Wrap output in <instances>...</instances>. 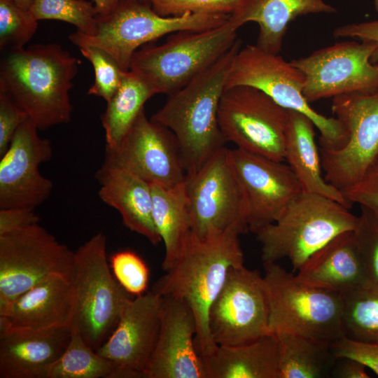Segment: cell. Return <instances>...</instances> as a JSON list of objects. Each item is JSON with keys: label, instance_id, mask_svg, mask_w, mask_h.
<instances>
[{"label": "cell", "instance_id": "f35d334b", "mask_svg": "<svg viewBox=\"0 0 378 378\" xmlns=\"http://www.w3.org/2000/svg\"><path fill=\"white\" fill-rule=\"evenodd\" d=\"M330 344L336 359L356 360L378 375L377 343L356 340L343 335Z\"/></svg>", "mask_w": 378, "mask_h": 378}, {"label": "cell", "instance_id": "d6a6232c", "mask_svg": "<svg viewBox=\"0 0 378 378\" xmlns=\"http://www.w3.org/2000/svg\"><path fill=\"white\" fill-rule=\"evenodd\" d=\"M29 10L38 21H64L87 36H94L97 30V11L94 5L86 0H34Z\"/></svg>", "mask_w": 378, "mask_h": 378}, {"label": "cell", "instance_id": "8992f818", "mask_svg": "<svg viewBox=\"0 0 378 378\" xmlns=\"http://www.w3.org/2000/svg\"><path fill=\"white\" fill-rule=\"evenodd\" d=\"M237 31L228 20L208 30L178 31L160 46L153 42L137 50L130 70L156 94H172L223 56L238 39Z\"/></svg>", "mask_w": 378, "mask_h": 378}, {"label": "cell", "instance_id": "7c38bea8", "mask_svg": "<svg viewBox=\"0 0 378 378\" xmlns=\"http://www.w3.org/2000/svg\"><path fill=\"white\" fill-rule=\"evenodd\" d=\"M288 110L262 91L247 85L225 88L218 118L225 141L237 148L284 161Z\"/></svg>", "mask_w": 378, "mask_h": 378}, {"label": "cell", "instance_id": "9c48e42d", "mask_svg": "<svg viewBox=\"0 0 378 378\" xmlns=\"http://www.w3.org/2000/svg\"><path fill=\"white\" fill-rule=\"evenodd\" d=\"M304 80L303 73L279 54L247 45L236 53L225 88L247 85L262 91L283 108L310 118L320 132L321 148L341 147L347 138L344 125L335 117L323 115L309 105L303 94Z\"/></svg>", "mask_w": 378, "mask_h": 378}, {"label": "cell", "instance_id": "d6986e66", "mask_svg": "<svg viewBox=\"0 0 378 378\" xmlns=\"http://www.w3.org/2000/svg\"><path fill=\"white\" fill-rule=\"evenodd\" d=\"M196 331L195 318L188 304L162 296L160 326L146 378H206L195 345Z\"/></svg>", "mask_w": 378, "mask_h": 378}, {"label": "cell", "instance_id": "cb8c5ba5", "mask_svg": "<svg viewBox=\"0 0 378 378\" xmlns=\"http://www.w3.org/2000/svg\"><path fill=\"white\" fill-rule=\"evenodd\" d=\"M95 178L100 186L99 197L119 212L125 227L153 245L162 241L153 220L149 183L127 170L104 165L96 172Z\"/></svg>", "mask_w": 378, "mask_h": 378}, {"label": "cell", "instance_id": "ee69618b", "mask_svg": "<svg viewBox=\"0 0 378 378\" xmlns=\"http://www.w3.org/2000/svg\"><path fill=\"white\" fill-rule=\"evenodd\" d=\"M337 363L332 369V377L336 378H369L366 367L359 362L349 358L337 359Z\"/></svg>", "mask_w": 378, "mask_h": 378}, {"label": "cell", "instance_id": "f546056e", "mask_svg": "<svg viewBox=\"0 0 378 378\" xmlns=\"http://www.w3.org/2000/svg\"><path fill=\"white\" fill-rule=\"evenodd\" d=\"M155 94L139 74L132 70L124 73L119 88L107 102L101 116L106 147H115L121 141L144 109L145 103Z\"/></svg>", "mask_w": 378, "mask_h": 378}, {"label": "cell", "instance_id": "4dcf8cb0", "mask_svg": "<svg viewBox=\"0 0 378 378\" xmlns=\"http://www.w3.org/2000/svg\"><path fill=\"white\" fill-rule=\"evenodd\" d=\"M117 367L94 350L74 328L69 344L46 378H109Z\"/></svg>", "mask_w": 378, "mask_h": 378}, {"label": "cell", "instance_id": "ab89813d", "mask_svg": "<svg viewBox=\"0 0 378 378\" xmlns=\"http://www.w3.org/2000/svg\"><path fill=\"white\" fill-rule=\"evenodd\" d=\"M29 119L10 96L0 90V156L8 149L18 129Z\"/></svg>", "mask_w": 378, "mask_h": 378}, {"label": "cell", "instance_id": "f1b7e54d", "mask_svg": "<svg viewBox=\"0 0 378 378\" xmlns=\"http://www.w3.org/2000/svg\"><path fill=\"white\" fill-rule=\"evenodd\" d=\"M278 342V378H322L330 375L336 361L330 342L297 334H275Z\"/></svg>", "mask_w": 378, "mask_h": 378}, {"label": "cell", "instance_id": "7402d4cb", "mask_svg": "<svg viewBox=\"0 0 378 378\" xmlns=\"http://www.w3.org/2000/svg\"><path fill=\"white\" fill-rule=\"evenodd\" d=\"M296 276L304 283L342 296L370 282L354 230L338 234L312 254Z\"/></svg>", "mask_w": 378, "mask_h": 378}, {"label": "cell", "instance_id": "8d00e7d4", "mask_svg": "<svg viewBox=\"0 0 378 378\" xmlns=\"http://www.w3.org/2000/svg\"><path fill=\"white\" fill-rule=\"evenodd\" d=\"M360 207L354 232L368 278L371 282L378 283V211Z\"/></svg>", "mask_w": 378, "mask_h": 378}, {"label": "cell", "instance_id": "f6af8a7d", "mask_svg": "<svg viewBox=\"0 0 378 378\" xmlns=\"http://www.w3.org/2000/svg\"><path fill=\"white\" fill-rule=\"evenodd\" d=\"M123 0H93L99 16H105L113 12Z\"/></svg>", "mask_w": 378, "mask_h": 378}, {"label": "cell", "instance_id": "e575fe53", "mask_svg": "<svg viewBox=\"0 0 378 378\" xmlns=\"http://www.w3.org/2000/svg\"><path fill=\"white\" fill-rule=\"evenodd\" d=\"M79 49L94 71V81L88 94L109 101L119 88L125 71L109 53L99 47L83 46Z\"/></svg>", "mask_w": 378, "mask_h": 378}, {"label": "cell", "instance_id": "44dd1931", "mask_svg": "<svg viewBox=\"0 0 378 378\" xmlns=\"http://www.w3.org/2000/svg\"><path fill=\"white\" fill-rule=\"evenodd\" d=\"M75 293L71 280L55 274L0 308V334L18 330L71 328Z\"/></svg>", "mask_w": 378, "mask_h": 378}, {"label": "cell", "instance_id": "3957f363", "mask_svg": "<svg viewBox=\"0 0 378 378\" xmlns=\"http://www.w3.org/2000/svg\"><path fill=\"white\" fill-rule=\"evenodd\" d=\"M240 48L238 38L216 62L169 94L150 118L175 136L186 175L195 172L225 146L218 124V108L232 60Z\"/></svg>", "mask_w": 378, "mask_h": 378}, {"label": "cell", "instance_id": "5b68a950", "mask_svg": "<svg viewBox=\"0 0 378 378\" xmlns=\"http://www.w3.org/2000/svg\"><path fill=\"white\" fill-rule=\"evenodd\" d=\"M270 333L332 342L344 335L341 295L300 280L276 262H263Z\"/></svg>", "mask_w": 378, "mask_h": 378}, {"label": "cell", "instance_id": "30bf717a", "mask_svg": "<svg viewBox=\"0 0 378 378\" xmlns=\"http://www.w3.org/2000/svg\"><path fill=\"white\" fill-rule=\"evenodd\" d=\"M191 231L200 238L218 234L229 228L248 231V206L225 146L215 153L198 170L186 175Z\"/></svg>", "mask_w": 378, "mask_h": 378}, {"label": "cell", "instance_id": "e0dca14e", "mask_svg": "<svg viewBox=\"0 0 378 378\" xmlns=\"http://www.w3.org/2000/svg\"><path fill=\"white\" fill-rule=\"evenodd\" d=\"M231 160L246 197L248 230L256 233L275 222L302 192L288 164L236 148Z\"/></svg>", "mask_w": 378, "mask_h": 378}, {"label": "cell", "instance_id": "603a6c76", "mask_svg": "<svg viewBox=\"0 0 378 378\" xmlns=\"http://www.w3.org/2000/svg\"><path fill=\"white\" fill-rule=\"evenodd\" d=\"M71 334L69 328L0 334V378H46Z\"/></svg>", "mask_w": 378, "mask_h": 378}, {"label": "cell", "instance_id": "d590c367", "mask_svg": "<svg viewBox=\"0 0 378 378\" xmlns=\"http://www.w3.org/2000/svg\"><path fill=\"white\" fill-rule=\"evenodd\" d=\"M112 273L120 286L133 296L146 293L150 272L144 260L130 250L114 253L110 258Z\"/></svg>", "mask_w": 378, "mask_h": 378}, {"label": "cell", "instance_id": "60d3db41", "mask_svg": "<svg viewBox=\"0 0 378 378\" xmlns=\"http://www.w3.org/2000/svg\"><path fill=\"white\" fill-rule=\"evenodd\" d=\"M346 201L378 211V160L355 184L343 190Z\"/></svg>", "mask_w": 378, "mask_h": 378}, {"label": "cell", "instance_id": "ffe728a7", "mask_svg": "<svg viewBox=\"0 0 378 378\" xmlns=\"http://www.w3.org/2000/svg\"><path fill=\"white\" fill-rule=\"evenodd\" d=\"M162 296L153 291L132 298L113 332L96 351L117 368L146 378L160 326Z\"/></svg>", "mask_w": 378, "mask_h": 378}, {"label": "cell", "instance_id": "5bb4252c", "mask_svg": "<svg viewBox=\"0 0 378 378\" xmlns=\"http://www.w3.org/2000/svg\"><path fill=\"white\" fill-rule=\"evenodd\" d=\"M269 315L263 276L244 265L232 267L209 309V332L216 345L248 343L270 333Z\"/></svg>", "mask_w": 378, "mask_h": 378}, {"label": "cell", "instance_id": "4316f807", "mask_svg": "<svg viewBox=\"0 0 378 378\" xmlns=\"http://www.w3.org/2000/svg\"><path fill=\"white\" fill-rule=\"evenodd\" d=\"M201 356L206 378H278V342L273 333L243 344L216 345Z\"/></svg>", "mask_w": 378, "mask_h": 378}, {"label": "cell", "instance_id": "74e56055", "mask_svg": "<svg viewBox=\"0 0 378 378\" xmlns=\"http://www.w3.org/2000/svg\"><path fill=\"white\" fill-rule=\"evenodd\" d=\"M162 17L186 14L230 15L238 0H146Z\"/></svg>", "mask_w": 378, "mask_h": 378}, {"label": "cell", "instance_id": "52a82bcc", "mask_svg": "<svg viewBox=\"0 0 378 378\" xmlns=\"http://www.w3.org/2000/svg\"><path fill=\"white\" fill-rule=\"evenodd\" d=\"M70 280L75 293L71 328L97 351L115 329L127 303L134 298L111 272L104 234H94L74 252Z\"/></svg>", "mask_w": 378, "mask_h": 378}, {"label": "cell", "instance_id": "277c9868", "mask_svg": "<svg viewBox=\"0 0 378 378\" xmlns=\"http://www.w3.org/2000/svg\"><path fill=\"white\" fill-rule=\"evenodd\" d=\"M358 216L329 197L302 192L279 218L255 234L263 262L288 259L294 271L334 237L354 230Z\"/></svg>", "mask_w": 378, "mask_h": 378}, {"label": "cell", "instance_id": "7a4b0ae2", "mask_svg": "<svg viewBox=\"0 0 378 378\" xmlns=\"http://www.w3.org/2000/svg\"><path fill=\"white\" fill-rule=\"evenodd\" d=\"M2 54L0 90L27 113L38 130L69 122V91L80 61L57 43L34 44Z\"/></svg>", "mask_w": 378, "mask_h": 378}, {"label": "cell", "instance_id": "836d02e7", "mask_svg": "<svg viewBox=\"0 0 378 378\" xmlns=\"http://www.w3.org/2000/svg\"><path fill=\"white\" fill-rule=\"evenodd\" d=\"M38 20L15 0H0L1 53L23 48L36 33Z\"/></svg>", "mask_w": 378, "mask_h": 378}, {"label": "cell", "instance_id": "2e32d148", "mask_svg": "<svg viewBox=\"0 0 378 378\" xmlns=\"http://www.w3.org/2000/svg\"><path fill=\"white\" fill-rule=\"evenodd\" d=\"M102 165L127 170L150 184L173 187L186 178L179 147L166 127L143 109L121 141L105 148Z\"/></svg>", "mask_w": 378, "mask_h": 378}, {"label": "cell", "instance_id": "bcb514c9", "mask_svg": "<svg viewBox=\"0 0 378 378\" xmlns=\"http://www.w3.org/2000/svg\"><path fill=\"white\" fill-rule=\"evenodd\" d=\"M15 1L23 8L29 10L34 0H15Z\"/></svg>", "mask_w": 378, "mask_h": 378}, {"label": "cell", "instance_id": "6da1fadb", "mask_svg": "<svg viewBox=\"0 0 378 378\" xmlns=\"http://www.w3.org/2000/svg\"><path fill=\"white\" fill-rule=\"evenodd\" d=\"M231 227L211 237L200 238L190 231L171 267L152 286L160 296L186 302L196 321L195 345L201 356L216 346L209 330V312L222 289L230 269L244 265L239 235Z\"/></svg>", "mask_w": 378, "mask_h": 378}, {"label": "cell", "instance_id": "ac0fdd59", "mask_svg": "<svg viewBox=\"0 0 378 378\" xmlns=\"http://www.w3.org/2000/svg\"><path fill=\"white\" fill-rule=\"evenodd\" d=\"M29 119L18 129L0 160V209H35L50 195L53 183L39 166L52 157L48 139Z\"/></svg>", "mask_w": 378, "mask_h": 378}, {"label": "cell", "instance_id": "83f0119b", "mask_svg": "<svg viewBox=\"0 0 378 378\" xmlns=\"http://www.w3.org/2000/svg\"><path fill=\"white\" fill-rule=\"evenodd\" d=\"M153 196V220L164 244L162 264L168 270L176 260L183 242L191 231L189 201L185 181L173 187L150 184Z\"/></svg>", "mask_w": 378, "mask_h": 378}, {"label": "cell", "instance_id": "d4e9b609", "mask_svg": "<svg viewBox=\"0 0 378 378\" xmlns=\"http://www.w3.org/2000/svg\"><path fill=\"white\" fill-rule=\"evenodd\" d=\"M335 12L336 9L323 0H238L228 20L237 30L248 22L258 23L256 45L279 54L288 25L295 18Z\"/></svg>", "mask_w": 378, "mask_h": 378}, {"label": "cell", "instance_id": "9a60e30c", "mask_svg": "<svg viewBox=\"0 0 378 378\" xmlns=\"http://www.w3.org/2000/svg\"><path fill=\"white\" fill-rule=\"evenodd\" d=\"M375 48L372 42L345 41L291 60L304 76L306 99L310 103L378 90V64L370 61Z\"/></svg>", "mask_w": 378, "mask_h": 378}, {"label": "cell", "instance_id": "484cf974", "mask_svg": "<svg viewBox=\"0 0 378 378\" xmlns=\"http://www.w3.org/2000/svg\"><path fill=\"white\" fill-rule=\"evenodd\" d=\"M314 127L307 116L288 110L284 161L296 176L302 192L318 194L350 207L342 192L328 183L322 174L321 157L315 141Z\"/></svg>", "mask_w": 378, "mask_h": 378}, {"label": "cell", "instance_id": "1f68e13d", "mask_svg": "<svg viewBox=\"0 0 378 378\" xmlns=\"http://www.w3.org/2000/svg\"><path fill=\"white\" fill-rule=\"evenodd\" d=\"M342 298L344 335L378 344V283L370 281Z\"/></svg>", "mask_w": 378, "mask_h": 378}, {"label": "cell", "instance_id": "ba28073f", "mask_svg": "<svg viewBox=\"0 0 378 378\" xmlns=\"http://www.w3.org/2000/svg\"><path fill=\"white\" fill-rule=\"evenodd\" d=\"M230 15L186 14L181 17H162L146 0H123L110 14L98 15L94 36L76 31L69 40L78 48L99 47L109 53L123 71L130 70L139 48L173 32L204 31L220 27Z\"/></svg>", "mask_w": 378, "mask_h": 378}, {"label": "cell", "instance_id": "7bdbcfd3", "mask_svg": "<svg viewBox=\"0 0 378 378\" xmlns=\"http://www.w3.org/2000/svg\"><path fill=\"white\" fill-rule=\"evenodd\" d=\"M39 220L33 208L0 209V235L38 223Z\"/></svg>", "mask_w": 378, "mask_h": 378}, {"label": "cell", "instance_id": "7dc6e473", "mask_svg": "<svg viewBox=\"0 0 378 378\" xmlns=\"http://www.w3.org/2000/svg\"><path fill=\"white\" fill-rule=\"evenodd\" d=\"M374 4L375 9L378 12V0H374Z\"/></svg>", "mask_w": 378, "mask_h": 378}, {"label": "cell", "instance_id": "8fae6325", "mask_svg": "<svg viewBox=\"0 0 378 378\" xmlns=\"http://www.w3.org/2000/svg\"><path fill=\"white\" fill-rule=\"evenodd\" d=\"M74 259L38 223L0 235V308L52 275L71 279Z\"/></svg>", "mask_w": 378, "mask_h": 378}, {"label": "cell", "instance_id": "4fadbf2b", "mask_svg": "<svg viewBox=\"0 0 378 378\" xmlns=\"http://www.w3.org/2000/svg\"><path fill=\"white\" fill-rule=\"evenodd\" d=\"M332 111L347 139L335 149L320 148L326 181L340 190L357 183L378 160V90L332 98Z\"/></svg>", "mask_w": 378, "mask_h": 378}, {"label": "cell", "instance_id": "b9f144b4", "mask_svg": "<svg viewBox=\"0 0 378 378\" xmlns=\"http://www.w3.org/2000/svg\"><path fill=\"white\" fill-rule=\"evenodd\" d=\"M333 36L335 38L347 37L374 43L376 48L370 61L374 64L378 62V19L338 27L333 31Z\"/></svg>", "mask_w": 378, "mask_h": 378}]
</instances>
